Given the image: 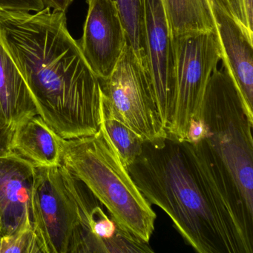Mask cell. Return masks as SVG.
Wrapping results in <instances>:
<instances>
[{
  "mask_svg": "<svg viewBox=\"0 0 253 253\" xmlns=\"http://www.w3.org/2000/svg\"><path fill=\"white\" fill-rule=\"evenodd\" d=\"M102 97V96H101ZM101 120L105 129L126 167L132 164L143 150V139L109 112L101 103Z\"/></svg>",
  "mask_w": 253,
  "mask_h": 253,
  "instance_id": "9a60e30c",
  "label": "cell"
},
{
  "mask_svg": "<svg viewBox=\"0 0 253 253\" xmlns=\"http://www.w3.org/2000/svg\"><path fill=\"white\" fill-rule=\"evenodd\" d=\"M87 3L88 13L78 45L99 80L106 79L128 43L126 32L114 0H88Z\"/></svg>",
  "mask_w": 253,
  "mask_h": 253,
  "instance_id": "ba28073f",
  "label": "cell"
},
{
  "mask_svg": "<svg viewBox=\"0 0 253 253\" xmlns=\"http://www.w3.org/2000/svg\"><path fill=\"white\" fill-rule=\"evenodd\" d=\"M0 41L21 72L40 116L63 139L95 134L100 81L69 33L66 13L0 11Z\"/></svg>",
  "mask_w": 253,
  "mask_h": 253,
  "instance_id": "7a4b0ae2",
  "label": "cell"
},
{
  "mask_svg": "<svg viewBox=\"0 0 253 253\" xmlns=\"http://www.w3.org/2000/svg\"><path fill=\"white\" fill-rule=\"evenodd\" d=\"M99 81L105 107L143 141L167 137L158 117L147 66L129 44L126 45L111 75Z\"/></svg>",
  "mask_w": 253,
  "mask_h": 253,
  "instance_id": "52a82bcc",
  "label": "cell"
},
{
  "mask_svg": "<svg viewBox=\"0 0 253 253\" xmlns=\"http://www.w3.org/2000/svg\"><path fill=\"white\" fill-rule=\"evenodd\" d=\"M35 165L17 152L0 155V233L32 224L30 200Z\"/></svg>",
  "mask_w": 253,
  "mask_h": 253,
  "instance_id": "30bf717a",
  "label": "cell"
},
{
  "mask_svg": "<svg viewBox=\"0 0 253 253\" xmlns=\"http://www.w3.org/2000/svg\"><path fill=\"white\" fill-rule=\"evenodd\" d=\"M41 253L32 224L20 228L14 233L0 235V253Z\"/></svg>",
  "mask_w": 253,
  "mask_h": 253,
  "instance_id": "e0dca14e",
  "label": "cell"
},
{
  "mask_svg": "<svg viewBox=\"0 0 253 253\" xmlns=\"http://www.w3.org/2000/svg\"><path fill=\"white\" fill-rule=\"evenodd\" d=\"M74 0H42L45 8L54 11L66 13Z\"/></svg>",
  "mask_w": 253,
  "mask_h": 253,
  "instance_id": "d6986e66",
  "label": "cell"
},
{
  "mask_svg": "<svg viewBox=\"0 0 253 253\" xmlns=\"http://www.w3.org/2000/svg\"><path fill=\"white\" fill-rule=\"evenodd\" d=\"M171 38L215 31L210 0H163Z\"/></svg>",
  "mask_w": 253,
  "mask_h": 253,
  "instance_id": "5bb4252c",
  "label": "cell"
},
{
  "mask_svg": "<svg viewBox=\"0 0 253 253\" xmlns=\"http://www.w3.org/2000/svg\"><path fill=\"white\" fill-rule=\"evenodd\" d=\"M61 164L106 207L121 230L149 243L157 215L124 165L103 122L95 134L60 137Z\"/></svg>",
  "mask_w": 253,
  "mask_h": 253,
  "instance_id": "277c9868",
  "label": "cell"
},
{
  "mask_svg": "<svg viewBox=\"0 0 253 253\" xmlns=\"http://www.w3.org/2000/svg\"><path fill=\"white\" fill-rule=\"evenodd\" d=\"M151 205L161 209L199 253H253V214L204 139L143 143L127 167Z\"/></svg>",
  "mask_w": 253,
  "mask_h": 253,
  "instance_id": "6da1fadb",
  "label": "cell"
},
{
  "mask_svg": "<svg viewBox=\"0 0 253 253\" xmlns=\"http://www.w3.org/2000/svg\"><path fill=\"white\" fill-rule=\"evenodd\" d=\"M0 235H1V233H0Z\"/></svg>",
  "mask_w": 253,
  "mask_h": 253,
  "instance_id": "44dd1931",
  "label": "cell"
},
{
  "mask_svg": "<svg viewBox=\"0 0 253 253\" xmlns=\"http://www.w3.org/2000/svg\"><path fill=\"white\" fill-rule=\"evenodd\" d=\"M223 57L238 86L249 115L253 118V39L223 8L210 1Z\"/></svg>",
  "mask_w": 253,
  "mask_h": 253,
  "instance_id": "8fae6325",
  "label": "cell"
},
{
  "mask_svg": "<svg viewBox=\"0 0 253 253\" xmlns=\"http://www.w3.org/2000/svg\"><path fill=\"white\" fill-rule=\"evenodd\" d=\"M10 149L37 167L61 164L60 137L39 115L29 118L15 128Z\"/></svg>",
  "mask_w": 253,
  "mask_h": 253,
  "instance_id": "4fadbf2b",
  "label": "cell"
},
{
  "mask_svg": "<svg viewBox=\"0 0 253 253\" xmlns=\"http://www.w3.org/2000/svg\"><path fill=\"white\" fill-rule=\"evenodd\" d=\"M11 140V135L0 129V155L11 151L10 149Z\"/></svg>",
  "mask_w": 253,
  "mask_h": 253,
  "instance_id": "ffe728a7",
  "label": "cell"
},
{
  "mask_svg": "<svg viewBox=\"0 0 253 253\" xmlns=\"http://www.w3.org/2000/svg\"><path fill=\"white\" fill-rule=\"evenodd\" d=\"M45 8L42 0H0V11L38 12Z\"/></svg>",
  "mask_w": 253,
  "mask_h": 253,
  "instance_id": "ac0fdd59",
  "label": "cell"
},
{
  "mask_svg": "<svg viewBox=\"0 0 253 253\" xmlns=\"http://www.w3.org/2000/svg\"><path fill=\"white\" fill-rule=\"evenodd\" d=\"M88 0H86L88 2ZM121 14L128 42L137 57L145 60L141 0H114Z\"/></svg>",
  "mask_w": 253,
  "mask_h": 253,
  "instance_id": "2e32d148",
  "label": "cell"
},
{
  "mask_svg": "<svg viewBox=\"0 0 253 253\" xmlns=\"http://www.w3.org/2000/svg\"><path fill=\"white\" fill-rule=\"evenodd\" d=\"M102 206L63 164L35 166L30 215L41 253H104L92 233Z\"/></svg>",
  "mask_w": 253,
  "mask_h": 253,
  "instance_id": "3957f363",
  "label": "cell"
},
{
  "mask_svg": "<svg viewBox=\"0 0 253 253\" xmlns=\"http://www.w3.org/2000/svg\"><path fill=\"white\" fill-rule=\"evenodd\" d=\"M38 115L21 72L0 41V129L12 136L20 124Z\"/></svg>",
  "mask_w": 253,
  "mask_h": 253,
  "instance_id": "7c38bea8",
  "label": "cell"
},
{
  "mask_svg": "<svg viewBox=\"0 0 253 253\" xmlns=\"http://www.w3.org/2000/svg\"><path fill=\"white\" fill-rule=\"evenodd\" d=\"M222 57L216 30L171 38V118L167 137L185 141L191 122L201 119L207 84Z\"/></svg>",
  "mask_w": 253,
  "mask_h": 253,
  "instance_id": "8992f818",
  "label": "cell"
},
{
  "mask_svg": "<svg viewBox=\"0 0 253 253\" xmlns=\"http://www.w3.org/2000/svg\"><path fill=\"white\" fill-rule=\"evenodd\" d=\"M145 60L164 129L171 118V35L163 0H141Z\"/></svg>",
  "mask_w": 253,
  "mask_h": 253,
  "instance_id": "9c48e42d",
  "label": "cell"
},
{
  "mask_svg": "<svg viewBox=\"0 0 253 253\" xmlns=\"http://www.w3.org/2000/svg\"><path fill=\"white\" fill-rule=\"evenodd\" d=\"M213 71L206 88L200 118L210 147L232 177L253 214V118L224 60Z\"/></svg>",
  "mask_w": 253,
  "mask_h": 253,
  "instance_id": "5b68a950",
  "label": "cell"
}]
</instances>
